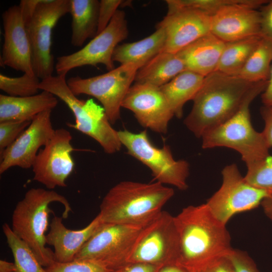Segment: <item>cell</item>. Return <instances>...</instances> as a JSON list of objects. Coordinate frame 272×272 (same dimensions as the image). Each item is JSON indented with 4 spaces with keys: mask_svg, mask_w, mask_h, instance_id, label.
I'll list each match as a JSON object with an SVG mask.
<instances>
[{
    "mask_svg": "<svg viewBox=\"0 0 272 272\" xmlns=\"http://www.w3.org/2000/svg\"><path fill=\"white\" fill-rule=\"evenodd\" d=\"M174 218L179 239L176 263L191 272L232 249L226 225L213 215L206 203L188 206Z\"/></svg>",
    "mask_w": 272,
    "mask_h": 272,
    "instance_id": "6da1fadb",
    "label": "cell"
},
{
    "mask_svg": "<svg viewBox=\"0 0 272 272\" xmlns=\"http://www.w3.org/2000/svg\"><path fill=\"white\" fill-rule=\"evenodd\" d=\"M254 83L217 71L205 77L184 124L195 137L201 138L238 110Z\"/></svg>",
    "mask_w": 272,
    "mask_h": 272,
    "instance_id": "7a4b0ae2",
    "label": "cell"
},
{
    "mask_svg": "<svg viewBox=\"0 0 272 272\" xmlns=\"http://www.w3.org/2000/svg\"><path fill=\"white\" fill-rule=\"evenodd\" d=\"M174 190L156 181L119 182L104 196L99 215L104 223L144 227L162 211Z\"/></svg>",
    "mask_w": 272,
    "mask_h": 272,
    "instance_id": "3957f363",
    "label": "cell"
},
{
    "mask_svg": "<svg viewBox=\"0 0 272 272\" xmlns=\"http://www.w3.org/2000/svg\"><path fill=\"white\" fill-rule=\"evenodd\" d=\"M53 202L64 207L62 217L66 219L72 208L67 199L57 192L42 188H32L17 204L12 215V230L31 248L39 262L47 267L55 261L54 252L46 246V232Z\"/></svg>",
    "mask_w": 272,
    "mask_h": 272,
    "instance_id": "277c9868",
    "label": "cell"
},
{
    "mask_svg": "<svg viewBox=\"0 0 272 272\" xmlns=\"http://www.w3.org/2000/svg\"><path fill=\"white\" fill-rule=\"evenodd\" d=\"M267 81L255 83L238 110L224 123L201 137L204 149L226 147L238 152L246 166L268 157L269 150L263 133L252 126L250 105L264 91Z\"/></svg>",
    "mask_w": 272,
    "mask_h": 272,
    "instance_id": "5b68a950",
    "label": "cell"
},
{
    "mask_svg": "<svg viewBox=\"0 0 272 272\" xmlns=\"http://www.w3.org/2000/svg\"><path fill=\"white\" fill-rule=\"evenodd\" d=\"M66 76H51L41 81L39 89L47 91L62 101L73 112L75 122L66 125L92 138L108 154L121 149L118 131L111 126L102 106L89 99H79L69 88Z\"/></svg>",
    "mask_w": 272,
    "mask_h": 272,
    "instance_id": "8992f818",
    "label": "cell"
},
{
    "mask_svg": "<svg viewBox=\"0 0 272 272\" xmlns=\"http://www.w3.org/2000/svg\"><path fill=\"white\" fill-rule=\"evenodd\" d=\"M118 132L127 154L147 166L157 181L182 190L188 188L189 165L186 160H176L168 146H154L146 130L133 133L124 129Z\"/></svg>",
    "mask_w": 272,
    "mask_h": 272,
    "instance_id": "52a82bcc",
    "label": "cell"
},
{
    "mask_svg": "<svg viewBox=\"0 0 272 272\" xmlns=\"http://www.w3.org/2000/svg\"><path fill=\"white\" fill-rule=\"evenodd\" d=\"M138 67L133 63L120 64L107 73L88 78H70L67 84L72 93L91 96L102 104L111 123L120 118V109L126 93L134 81Z\"/></svg>",
    "mask_w": 272,
    "mask_h": 272,
    "instance_id": "ba28073f",
    "label": "cell"
},
{
    "mask_svg": "<svg viewBox=\"0 0 272 272\" xmlns=\"http://www.w3.org/2000/svg\"><path fill=\"white\" fill-rule=\"evenodd\" d=\"M179 254L178 235L174 218L162 211L143 227L127 262L157 266L176 263Z\"/></svg>",
    "mask_w": 272,
    "mask_h": 272,
    "instance_id": "9c48e42d",
    "label": "cell"
},
{
    "mask_svg": "<svg viewBox=\"0 0 272 272\" xmlns=\"http://www.w3.org/2000/svg\"><path fill=\"white\" fill-rule=\"evenodd\" d=\"M70 12V0H42L26 24L31 44L35 75L41 80L52 76L55 69L51 53L52 30Z\"/></svg>",
    "mask_w": 272,
    "mask_h": 272,
    "instance_id": "30bf717a",
    "label": "cell"
},
{
    "mask_svg": "<svg viewBox=\"0 0 272 272\" xmlns=\"http://www.w3.org/2000/svg\"><path fill=\"white\" fill-rule=\"evenodd\" d=\"M128 34L125 14L118 10L106 28L82 49L56 58L55 70L57 75L66 76L75 68L85 65L96 67L98 64H104L108 71L113 70L114 50Z\"/></svg>",
    "mask_w": 272,
    "mask_h": 272,
    "instance_id": "8fae6325",
    "label": "cell"
},
{
    "mask_svg": "<svg viewBox=\"0 0 272 272\" xmlns=\"http://www.w3.org/2000/svg\"><path fill=\"white\" fill-rule=\"evenodd\" d=\"M222 175L220 188L206 203L213 215L225 225L235 215L256 208L271 194L249 183L235 164L225 166Z\"/></svg>",
    "mask_w": 272,
    "mask_h": 272,
    "instance_id": "7c38bea8",
    "label": "cell"
},
{
    "mask_svg": "<svg viewBox=\"0 0 272 272\" xmlns=\"http://www.w3.org/2000/svg\"><path fill=\"white\" fill-rule=\"evenodd\" d=\"M143 227L104 223L74 259L92 260L110 270H114L127 263L135 241Z\"/></svg>",
    "mask_w": 272,
    "mask_h": 272,
    "instance_id": "4fadbf2b",
    "label": "cell"
},
{
    "mask_svg": "<svg viewBox=\"0 0 272 272\" xmlns=\"http://www.w3.org/2000/svg\"><path fill=\"white\" fill-rule=\"evenodd\" d=\"M72 140L69 130L62 128L55 130L52 138L36 157L32 167L34 180L49 190L66 186V180L75 166L72 155L75 149Z\"/></svg>",
    "mask_w": 272,
    "mask_h": 272,
    "instance_id": "5bb4252c",
    "label": "cell"
},
{
    "mask_svg": "<svg viewBox=\"0 0 272 272\" xmlns=\"http://www.w3.org/2000/svg\"><path fill=\"white\" fill-rule=\"evenodd\" d=\"M132 111L143 127L159 133L167 132L174 116L160 87L135 83L128 90L122 103Z\"/></svg>",
    "mask_w": 272,
    "mask_h": 272,
    "instance_id": "9a60e30c",
    "label": "cell"
},
{
    "mask_svg": "<svg viewBox=\"0 0 272 272\" xmlns=\"http://www.w3.org/2000/svg\"><path fill=\"white\" fill-rule=\"evenodd\" d=\"M52 110L36 115L15 141L0 155V174L13 167L32 168L41 147L53 137L55 130L51 119Z\"/></svg>",
    "mask_w": 272,
    "mask_h": 272,
    "instance_id": "2e32d148",
    "label": "cell"
},
{
    "mask_svg": "<svg viewBox=\"0 0 272 272\" xmlns=\"http://www.w3.org/2000/svg\"><path fill=\"white\" fill-rule=\"evenodd\" d=\"M167 7L166 15L157 25L166 35L163 51L177 53L211 32V16L208 14L193 8Z\"/></svg>",
    "mask_w": 272,
    "mask_h": 272,
    "instance_id": "e0dca14e",
    "label": "cell"
},
{
    "mask_svg": "<svg viewBox=\"0 0 272 272\" xmlns=\"http://www.w3.org/2000/svg\"><path fill=\"white\" fill-rule=\"evenodd\" d=\"M2 20L4 42L1 65L35 75L31 44L19 5L11 6L4 11Z\"/></svg>",
    "mask_w": 272,
    "mask_h": 272,
    "instance_id": "ac0fdd59",
    "label": "cell"
},
{
    "mask_svg": "<svg viewBox=\"0 0 272 272\" xmlns=\"http://www.w3.org/2000/svg\"><path fill=\"white\" fill-rule=\"evenodd\" d=\"M211 33L225 42L260 36V14L252 7L231 5L211 16Z\"/></svg>",
    "mask_w": 272,
    "mask_h": 272,
    "instance_id": "d6986e66",
    "label": "cell"
},
{
    "mask_svg": "<svg viewBox=\"0 0 272 272\" xmlns=\"http://www.w3.org/2000/svg\"><path fill=\"white\" fill-rule=\"evenodd\" d=\"M63 218L54 215L46 236V244L54 248L55 261L66 262L74 260L85 244L104 224L99 214L85 227L79 230L66 228Z\"/></svg>",
    "mask_w": 272,
    "mask_h": 272,
    "instance_id": "ffe728a7",
    "label": "cell"
},
{
    "mask_svg": "<svg viewBox=\"0 0 272 272\" xmlns=\"http://www.w3.org/2000/svg\"><path fill=\"white\" fill-rule=\"evenodd\" d=\"M225 42L211 32L188 45L177 54L186 70L204 77L216 71Z\"/></svg>",
    "mask_w": 272,
    "mask_h": 272,
    "instance_id": "44dd1931",
    "label": "cell"
},
{
    "mask_svg": "<svg viewBox=\"0 0 272 272\" xmlns=\"http://www.w3.org/2000/svg\"><path fill=\"white\" fill-rule=\"evenodd\" d=\"M57 103V97L45 91L26 97L1 94L0 123L31 121L41 112L52 110Z\"/></svg>",
    "mask_w": 272,
    "mask_h": 272,
    "instance_id": "7402d4cb",
    "label": "cell"
},
{
    "mask_svg": "<svg viewBox=\"0 0 272 272\" xmlns=\"http://www.w3.org/2000/svg\"><path fill=\"white\" fill-rule=\"evenodd\" d=\"M166 40L164 30L156 26V30L138 41L117 46L113 54V61L121 64L133 63L139 69L163 51Z\"/></svg>",
    "mask_w": 272,
    "mask_h": 272,
    "instance_id": "603a6c76",
    "label": "cell"
},
{
    "mask_svg": "<svg viewBox=\"0 0 272 272\" xmlns=\"http://www.w3.org/2000/svg\"><path fill=\"white\" fill-rule=\"evenodd\" d=\"M185 70L177 53L162 51L138 70L134 81L161 87Z\"/></svg>",
    "mask_w": 272,
    "mask_h": 272,
    "instance_id": "cb8c5ba5",
    "label": "cell"
},
{
    "mask_svg": "<svg viewBox=\"0 0 272 272\" xmlns=\"http://www.w3.org/2000/svg\"><path fill=\"white\" fill-rule=\"evenodd\" d=\"M204 79L203 76L185 70L160 87L174 116L178 118L182 117L184 105L194 99Z\"/></svg>",
    "mask_w": 272,
    "mask_h": 272,
    "instance_id": "d4e9b609",
    "label": "cell"
},
{
    "mask_svg": "<svg viewBox=\"0 0 272 272\" xmlns=\"http://www.w3.org/2000/svg\"><path fill=\"white\" fill-rule=\"evenodd\" d=\"M99 4L97 0H70L71 42L74 46L80 47L97 35Z\"/></svg>",
    "mask_w": 272,
    "mask_h": 272,
    "instance_id": "484cf974",
    "label": "cell"
},
{
    "mask_svg": "<svg viewBox=\"0 0 272 272\" xmlns=\"http://www.w3.org/2000/svg\"><path fill=\"white\" fill-rule=\"evenodd\" d=\"M262 38L261 36H254L225 42L216 71L238 76Z\"/></svg>",
    "mask_w": 272,
    "mask_h": 272,
    "instance_id": "4316f807",
    "label": "cell"
},
{
    "mask_svg": "<svg viewBox=\"0 0 272 272\" xmlns=\"http://www.w3.org/2000/svg\"><path fill=\"white\" fill-rule=\"evenodd\" d=\"M272 63V42L262 38L238 74L252 83L266 81Z\"/></svg>",
    "mask_w": 272,
    "mask_h": 272,
    "instance_id": "83f0119b",
    "label": "cell"
},
{
    "mask_svg": "<svg viewBox=\"0 0 272 272\" xmlns=\"http://www.w3.org/2000/svg\"><path fill=\"white\" fill-rule=\"evenodd\" d=\"M3 231L12 251L17 272H47L31 248L14 233L8 223L3 224Z\"/></svg>",
    "mask_w": 272,
    "mask_h": 272,
    "instance_id": "f1b7e54d",
    "label": "cell"
},
{
    "mask_svg": "<svg viewBox=\"0 0 272 272\" xmlns=\"http://www.w3.org/2000/svg\"><path fill=\"white\" fill-rule=\"evenodd\" d=\"M267 0H167V6L193 8L212 16L222 8L231 5H241L257 9Z\"/></svg>",
    "mask_w": 272,
    "mask_h": 272,
    "instance_id": "f546056e",
    "label": "cell"
},
{
    "mask_svg": "<svg viewBox=\"0 0 272 272\" xmlns=\"http://www.w3.org/2000/svg\"><path fill=\"white\" fill-rule=\"evenodd\" d=\"M41 82L36 76L27 74L19 77H10L0 74V89L7 95L16 97H26L37 94Z\"/></svg>",
    "mask_w": 272,
    "mask_h": 272,
    "instance_id": "4dcf8cb0",
    "label": "cell"
},
{
    "mask_svg": "<svg viewBox=\"0 0 272 272\" xmlns=\"http://www.w3.org/2000/svg\"><path fill=\"white\" fill-rule=\"evenodd\" d=\"M245 180L252 185L272 194V157L247 165Z\"/></svg>",
    "mask_w": 272,
    "mask_h": 272,
    "instance_id": "1f68e13d",
    "label": "cell"
},
{
    "mask_svg": "<svg viewBox=\"0 0 272 272\" xmlns=\"http://www.w3.org/2000/svg\"><path fill=\"white\" fill-rule=\"evenodd\" d=\"M47 272H110L102 264L90 259H74L71 261H54L45 268Z\"/></svg>",
    "mask_w": 272,
    "mask_h": 272,
    "instance_id": "d6a6232c",
    "label": "cell"
},
{
    "mask_svg": "<svg viewBox=\"0 0 272 272\" xmlns=\"http://www.w3.org/2000/svg\"><path fill=\"white\" fill-rule=\"evenodd\" d=\"M31 122L8 121L0 123V155L15 141Z\"/></svg>",
    "mask_w": 272,
    "mask_h": 272,
    "instance_id": "836d02e7",
    "label": "cell"
},
{
    "mask_svg": "<svg viewBox=\"0 0 272 272\" xmlns=\"http://www.w3.org/2000/svg\"><path fill=\"white\" fill-rule=\"evenodd\" d=\"M227 256L234 272H259L255 262L245 251L232 248Z\"/></svg>",
    "mask_w": 272,
    "mask_h": 272,
    "instance_id": "e575fe53",
    "label": "cell"
},
{
    "mask_svg": "<svg viewBox=\"0 0 272 272\" xmlns=\"http://www.w3.org/2000/svg\"><path fill=\"white\" fill-rule=\"evenodd\" d=\"M123 1L101 0L100 1L97 35L104 30L114 16Z\"/></svg>",
    "mask_w": 272,
    "mask_h": 272,
    "instance_id": "d590c367",
    "label": "cell"
},
{
    "mask_svg": "<svg viewBox=\"0 0 272 272\" xmlns=\"http://www.w3.org/2000/svg\"><path fill=\"white\" fill-rule=\"evenodd\" d=\"M260 36L272 42V1L260 8Z\"/></svg>",
    "mask_w": 272,
    "mask_h": 272,
    "instance_id": "8d00e7d4",
    "label": "cell"
},
{
    "mask_svg": "<svg viewBox=\"0 0 272 272\" xmlns=\"http://www.w3.org/2000/svg\"><path fill=\"white\" fill-rule=\"evenodd\" d=\"M196 272H234L227 255L218 257L203 266Z\"/></svg>",
    "mask_w": 272,
    "mask_h": 272,
    "instance_id": "74e56055",
    "label": "cell"
},
{
    "mask_svg": "<svg viewBox=\"0 0 272 272\" xmlns=\"http://www.w3.org/2000/svg\"><path fill=\"white\" fill-rule=\"evenodd\" d=\"M260 112L264 123L262 132L270 149L272 147V107L263 106Z\"/></svg>",
    "mask_w": 272,
    "mask_h": 272,
    "instance_id": "f35d334b",
    "label": "cell"
},
{
    "mask_svg": "<svg viewBox=\"0 0 272 272\" xmlns=\"http://www.w3.org/2000/svg\"><path fill=\"white\" fill-rule=\"evenodd\" d=\"M161 267L142 263L127 262L110 272H157Z\"/></svg>",
    "mask_w": 272,
    "mask_h": 272,
    "instance_id": "ab89813d",
    "label": "cell"
},
{
    "mask_svg": "<svg viewBox=\"0 0 272 272\" xmlns=\"http://www.w3.org/2000/svg\"><path fill=\"white\" fill-rule=\"evenodd\" d=\"M42 0H21L19 6L25 24H27L33 15L38 6Z\"/></svg>",
    "mask_w": 272,
    "mask_h": 272,
    "instance_id": "60d3db41",
    "label": "cell"
},
{
    "mask_svg": "<svg viewBox=\"0 0 272 272\" xmlns=\"http://www.w3.org/2000/svg\"><path fill=\"white\" fill-rule=\"evenodd\" d=\"M261 95L263 106L272 107V63L266 87Z\"/></svg>",
    "mask_w": 272,
    "mask_h": 272,
    "instance_id": "b9f144b4",
    "label": "cell"
},
{
    "mask_svg": "<svg viewBox=\"0 0 272 272\" xmlns=\"http://www.w3.org/2000/svg\"><path fill=\"white\" fill-rule=\"evenodd\" d=\"M157 272H191L177 263H171L161 266Z\"/></svg>",
    "mask_w": 272,
    "mask_h": 272,
    "instance_id": "7bdbcfd3",
    "label": "cell"
},
{
    "mask_svg": "<svg viewBox=\"0 0 272 272\" xmlns=\"http://www.w3.org/2000/svg\"><path fill=\"white\" fill-rule=\"evenodd\" d=\"M261 205L265 215L272 221V194L265 197Z\"/></svg>",
    "mask_w": 272,
    "mask_h": 272,
    "instance_id": "ee69618b",
    "label": "cell"
},
{
    "mask_svg": "<svg viewBox=\"0 0 272 272\" xmlns=\"http://www.w3.org/2000/svg\"><path fill=\"white\" fill-rule=\"evenodd\" d=\"M0 272H17L14 262L1 259L0 260Z\"/></svg>",
    "mask_w": 272,
    "mask_h": 272,
    "instance_id": "f6af8a7d",
    "label": "cell"
}]
</instances>
